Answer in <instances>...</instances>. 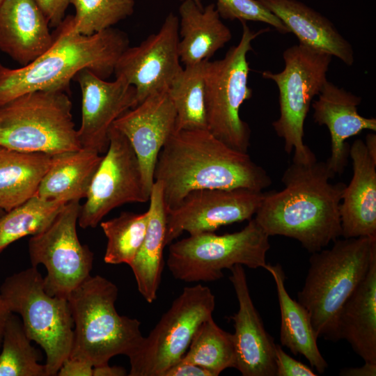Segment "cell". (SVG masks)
I'll use <instances>...</instances> for the list:
<instances>
[{"label": "cell", "mask_w": 376, "mask_h": 376, "mask_svg": "<svg viewBox=\"0 0 376 376\" xmlns=\"http://www.w3.org/2000/svg\"><path fill=\"white\" fill-rule=\"evenodd\" d=\"M206 61L185 66L168 90L176 112L175 130H207L204 80Z\"/></svg>", "instance_id": "cell-29"}, {"label": "cell", "mask_w": 376, "mask_h": 376, "mask_svg": "<svg viewBox=\"0 0 376 376\" xmlns=\"http://www.w3.org/2000/svg\"><path fill=\"white\" fill-rule=\"evenodd\" d=\"M49 26L56 27L65 18V11L70 0H35Z\"/></svg>", "instance_id": "cell-37"}, {"label": "cell", "mask_w": 376, "mask_h": 376, "mask_svg": "<svg viewBox=\"0 0 376 376\" xmlns=\"http://www.w3.org/2000/svg\"><path fill=\"white\" fill-rule=\"evenodd\" d=\"M276 376H316L308 366L288 354L279 345L275 348Z\"/></svg>", "instance_id": "cell-36"}, {"label": "cell", "mask_w": 376, "mask_h": 376, "mask_svg": "<svg viewBox=\"0 0 376 376\" xmlns=\"http://www.w3.org/2000/svg\"><path fill=\"white\" fill-rule=\"evenodd\" d=\"M148 219L147 210L142 214L124 212L117 217L102 221L100 226L107 239L104 262L130 265L143 242Z\"/></svg>", "instance_id": "cell-33"}, {"label": "cell", "mask_w": 376, "mask_h": 376, "mask_svg": "<svg viewBox=\"0 0 376 376\" xmlns=\"http://www.w3.org/2000/svg\"><path fill=\"white\" fill-rule=\"evenodd\" d=\"M375 258L376 237L337 239L331 248L312 253L297 301L308 312L318 338L337 341L340 310Z\"/></svg>", "instance_id": "cell-4"}, {"label": "cell", "mask_w": 376, "mask_h": 376, "mask_svg": "<svg viewBox=\"0 0 376 376\" xmlns=\"http://www.w3.org/2000/svg\"><path fill=\"white\" fill-rule=\"evenodd\" d=\"M149 219L143 242L131 267L141 296L148 303L157 299L164 268L163 251L166 244L167 212L161 182L155 181L149 201Z\"/></svg>", "instance_id": "cell-25"}, {"label": "cell", "mask_w": 376, "mask_h": 376, "mask_svg": "<svg viewBox=\"0 0 376 376\" xmlns=\"http://www.w3.org/2000/svg\"><path fill=\"white\" fill-rule=\"evenodd\" d=\"M336 337L347 340L364 362L376 363V258L340 310Z\"/></svg>", "instance_id": "cell-23"}, {"label": "cell", "mask_w": 376, "mask_h": 376, "mask_svg": "<svg viewBox=\"0 0 376 376\" xmlns=\"http://www.w3.org/2000/svg\"><path fill=\"white\" fill-rule=\"evenodd\" d=\"M361 102V97L327 80L312 103L315 123L325 125L330 133L331 155L326 163L335 175L343 173L347 165L350 146L346 140L365 130L376 131V119L358 113Z\"/></svg>", "instance_id": "cell-19"}, {"label": "cell", "mask_w": 376, "mask_h": 376, "mask_svg": "<svg viewBox=\"0 0 376 376\" xmlns=\"http://www.w3.org/2000/svg\"><path fill=\"white\" fill-rule=\"evenodd\" d=\"M194 1L199 7H201V8L203 7L202 6L201 0H194Z\"/></svg>", "instance_id": "cell-44"}, {"label": "cell", "mask_w": 376, "mask_h": 376, "mask_svg": "<svg viewBox=\"0 0 376 376\" xmlns=\"http://www.w3.org/2000/svg\"><path fill=\"white\" fill-rule=\"evenodd\" d=\"M52 36L51 47L28 65L13 69L0 63V107L32 91H68L71 80L84 69L107 79L130 47L127 33L113 27L91 36L78 33L73 15L65 17Z\"/></svg>", "instance_id": "cell-3"}, {"label": "cell", "mask_w": 376, "mask_h": 376, "mask_svg": "<svg viewBox=\"0 0 376 376\" xmlns=\"http://www.w3.org/2000/svg\"><path fill=\"white\" fill-rule=\"evenodd\" d=\"M335 176L326 162H292L282 175L284 188L263 192L253 219L269 237L295 239L311 253L322 250L342 233L346 185L331 182Z\"/></svg>", "instance_id": "cell-1"}, {"label": "cell", "mask_w": 376, "mask_h": 376, "mask_svg": "<svg viewBox=\"0 0 376 376\" xmlns=\"http://www.w3.org/2000/svg\"><path fill=\"white\" fill-rule=\"evenodd\" d=\"M269 237L252 218L237 232L203 233L171 242L166 265L175 279L189 283L219 280L235 265L265 269Z\"/></svg>", "instance_id": "cell-8"}, {"label": "cell", "mask_w": 376, "mask_h": 376, "mask_svg": "<svg viewBox=\"0 0 376 376\" xmlns=\"http://www.w3.org/2000/svg\"><path fill=\"white\" fill-rule=\"evenodd\" d=\"M0 146L49 155L81 148L67 91H32L1 106Z\"/></svg>", "instance_id": "cell-6"}, {"label": "cell", "mask_w": 376, "mask_h": 376, "mask_svg": "<svg viewBox=\"0 0 376 376\" xmlns=\"http://www.w3.org/2000/svg\"><path fill=\"white\" fill-rule=\"evenodd\" d=\"M5 0H0V6L2 5V3H3Z\"/></svg>", "instance_id": "cell-46"}, {"label": "cell", "mask_w": 376, "mask_h": 376, "mask_svg": "<svg viewBox=\"0 0 376 376\" xmlns=\"http://www.w3.org/2000/svg\"><path fill=\"white\" fill-rule=\"evenodd\" d=\"M178 45L184 65L209 61L232 38L230 29L221 21L214 3L199 7L194 0H185L179 7Z\"/></svg>", "instance_id": "cell-24"}, {"label": "cell", "mask_w": 376, "mask_h": 376, "mask_svg": "<svg viewBox=\"0 0 376 376\" xmlns=\"http://www.w3.org/2000/svg\"><path fill=\"white\" fill-rule=\"evenodd\" d=\"M215 297L201 284L185 287L128 357L130 376H164L186 353L200 325L212 317Z\"/></svg>", "instance_id": "cell-11"}, {"label": "cell", "mask_w": 376, "mask_h": 376, "mask_svg": "<svg viewBox=\"0 0 376 376\" xmlns=\"http://www.w3.org/2000/svg\"><path fill=\"white\" fill-rule=\"evenodd\" d=\"M343 376H375L376 363L364 362L363 365L357 368H343L340 371Z\"/></svg>", "instance_id": "cell-40"}, {"label": "cell", "mask_w": 376, "mask_h": 376, "mask_svg": "<svg viewBox=\"0 0 376 376\" xmlns=\"http://www.w3.org/2000/svg\"><path fill=\"white\" fill-rule=\"evenodd\" d=\"M164 376H212L203 367L180 359L169 368Z\"/></svg>", "instance_id": "cell-39"}, {"label": "cell", "mask_w": 376, "mask_h": 376, "mask_svg": "<svg viewBox=\"0 0 376 376\" xmlns=\"http://www.w3.org/2000/svg\"><path fill=\"white\" fill-rule=\"evenodd\" d=\"M93 366L82 360L68 357L62 363L58 376H93Z\"/></svg>", "instance_id": "cell-38"}, {"label": "cell", "mask_w": 376, "mask_h": 376, "mask_svg": "<svg viewBox=\"0 0 376 376\" xmlns=\"http://www.w3.org/2000/svg\"><path fill=\"white\" fill-rule=\"evenodd\" d=\"M22 320L10 314L0 351V376H47L45 364L31 343Z\"/></svg>", "instance_id": "cell-32"}, {"label": "cell", "mask_w": 376, "mask_h": 376, "mask_svg": "<svg viewBox=\"0 0 376 376\" xmlns=\"http://www.w3.org/2000/svg\"><path fill=\"white\" fill-rule=\"evenodd\" d=\"M182 360L203 367L212 376L236 366L233 334L220 328L212 317L196 331Z\"/></svg>", "instance_id": "cell-30"}, {"label": "cell", "mask_w": 376, "mask_h": 376, "mask_svg": "<svg viewBox=\"0 0 376 376\" xmlns=\"http://www.w3.org/2000/svg\"><path fill=\"white\" fill-rule=\"evenodd\" d=\"M102 158L97 151L85 148L53 155L35 196L66 203L86 198Z\"/></svg>", "instance_id": "cell-26"}, {"label": "cell", "mask_w": 376, "mask_h": 376, "mask_svg": "<svg viewBox=\"0 0 376 376\" xmlns=\"http://www.w3.org/2000/svg\"><path fill=\"white\" fill-rule=\"evenodd\" d=\"M11 313V311L0 295V348L1 347L5 327Z\"/></svg>", "instance_id": "cell-42"}, {"label": "cell", "mask_w": 376, "mask_h": 376, "mask_svg": "<svg viewBox=\"0 0 376 376\" xmlns=\"http://www.w3.org/2000/svg\"><path fill=\"white\" fill-rule=\"evenodd\" d=\"M65 203L46 201L34 196L23 204L6 212L0 217V253L16 240L44 230Z\"/></svg>", "instance_id": "cell-31"}, {"label": "cell", "mask_w": 376, "mask_h": 376, "mask_svg": "<svg viewBox=\"0 0 376 376\" xmlns=\"http://www.w3.org/2000/svg\"><path fill=\"white\" fill-rule=\"evenodd\" d=\"M263 196V191L243 188L193 191L167 212L166 244L184 232L189 235L214 232L226 225L249 221Z\"/></svg>", "instance_id": "cell-14"}, {"label": "cell", "mask_w": 376, "mask_h": 376, "mask_svg": "<svg viewBox=\"0 0 376 376\" xmlns=\"http://www.w3.org/2000/svg\"><path fill=\"white\" fill-rule=\"evenodd\" d=\"M78 224L95 228L113 209L127 203L149 201L138 158L127 138L113 125L106 154L92 178Z\"/></svg>", "instance_id": "cell-13"}, {"label": "cell", "mask_w": 376, "mask_h": 376, "mask_svg": "<svg viewBox=\"0 0 376 376\" xmlns=\"http://www.w3.org/2000/svg\"><path fill=\"white\" fill-rule=\"evenodd\" d=\"M5 211H3L1 208H0V217L5 214Z\"/></svg>", "instance_id": "cell-45"}, {"label": "cell", "mask_w": 376, "mask_h": 376, "mask_svg": "<svg viewBox=\"0 0 376 376\" xmlns=\"http://www.w3.org/2000/svg\"><path fill=\"white\" fill-rule=\"evenodd\" d=\"M349 157L353 175L344 189L340 205L341 236L376 237V161L361 139H356L350 146Z\"/></svg>", "instance_id": "cell-20"}, {"label": "cell", "mask_w": 376, "mask_h": 376, "mask_svg": "<svg viewBox=\"0 0 376 376\" xmlns=\"http://www.w3.org/2000/svg\"><path fill=\"white\" fill-rule=\"evenodd\" d=\"M179 41V17L170 13L157 33L128 47L118 58L113 74L135 88L137 104L154 93L169 90L182 70Z\"/></svg>", "instance_id": "cell-15"}, {"label": "cell", "mask_w": 376, "mask_h": 376, "mask_svg": "<svg viewBox=\"0 0 376 376\" xmlns=\"http://www.w3.org/2000/svg\"><path fill=\"white\" fill-rule=\"evenodd\" d=\"M118 288L99 275L90 276L69 295L74 322L73 341L69 357L93 367L108 363L119 354L129 357L143 336L141 322L120 315L115 302Z\"/></svg>", "instance_id": "cell-5"}, {"label": "cell", "mask_w": 376, "mask_h": 376, "mask_svg": "<svg viewBox=\"0 0 376 376\" xmlns=\"http://www.w3.org/2000/svg\"><path fill=\"white\" fill-rule=\"evenodd\" d=\"M166 212L190 192L247 189L263 191L272 180L247 152L234 150L207 129L175 130L162 148L154 171Z\"/></svg>", "instance_id": "cell-2"}, {"label": "cell", "mask_w": 376, "mask_h": 376, "mask_svg": "<svg viewBox=\"0 0 376 376\" xmlns=\"http://www.w3.org/2000/svg\"><path fill=\"white\" fill-rule=\"evenodd\" d=\"M52 155L0 146V208L8 212L36 195Z\"/></svg>", "instance_id": "cell-28"}, {"label": "cell", "mask_w": 376, "mask_h": 376, "mask_svg": "<svg viewBox=\"0 0 376 376\" xmlns=\"http://www.w3.org/2000/svg\"><path fill=\"white\" fill-rule=\"evenodd\" d=\"M298 38L299 44L327 53L351 66L354 50L325 16L298 0H258Z\"/></svg>", "instance_id": "cell-22"}, {"label": "cell", "mask_w": 376, "mask_h": 376, "mask_svg": "<svg viewBox=\"0 0 376 376\" xmlns=\"http://www.w3.org/2000/svg\"><path fill=\"white\" fill-rule=\"evenodd\" d=\"M49 26L35 0H5L0 6V51L26 65L51 47Z\"/></svg>", "instance_id": "cell-21"}, {"label": "cell", "mask_w": 376, "mask_h": 376, "mask_svg": "<svg viewBox=\"0 0 376 376\" xmlns=\"http://www.w3.org/2000/svg\"><path fill=\"white\" fill-rule=\"evenodd\" d=\"M0 295L11 313L20 315L28 337L44 350L47 376L57 375L73 341L74 322L68 299L47 293L35 267L6 278Z\"/></svg>", "instance_id": "cell-7"}, {"label": "cell", "mask_w": 376, "mask_h": 376, "mask_svg": "<svg viewBox=\"0 0 376 376\" xmlns=\"http://www.w3.org/2000/svg\"><path fill=\"white\" fill-rule=\"evenodd\" d=\"M332 56L298 44L283 53L284 68L278 73L266 70L263 78L275 82L279 89L280 116L272 127L284 141V150L292 162L306 163L316 158L303 138L306 118L313 97L318 95L327 81Z\"/></svg>", "instance_id": "cell-10"}, {"label": "cell", "mask_w": 376, "mask_h": 376, "mask_svg": "<svg viewBox=\"0 0 376 376\" xmlns=\"http://www.w3.org/2000/svg\"><path fill=\"white\" fill-rule=\"evenodd\" d=\"M265 269L271 274L276 285L281 313V345L295 355H303L318 373H324L328 363L318 348V338L313 328L308 312L289 295L285 285V273L280 264H267Z\"/></svg>", "instance_id": "cell-27"}, {"label": "cell", "mask_w": 376, "mask_h": 376, "mask_svg": "<svg viewBox=\"0 0 376 376\" xmlns=\"http://www.w3.org/2000/svg\"><path fill=\"white\" fill-rule=\"evenodd\" d=\"M229 269L238 301L237 311L230 318L235 328V368L243 376H276V343L253 303L244 266Z\"/></svg>", "instance_id": "cell-18"}, {"label": "cell", "mask_w": 376, "mask_h": 376, "mask_svg": "<svg viewBox=\"0 0 376 376\" xmlns=\"http://www.w3.org/2000/svg\"><path fill=\"white\" fill-rule=\"evenodd\" d=\"M112 125L127 138L133 148L150 195L159 154L176 127V112L168 90L150 95L123 113Z\"/></svg>", "instance_id": "cell-17"}, {"label": "cell", "mask_w": 376, "mask_h": 376, "mask_svg": "<svg viewBox=\"0 0 376 376\" xmlns=\"http://www.w3.org/2000/svg\"><path fill=\"white\" fill-rule=\"evenodd\" d=\"M127 372L123 367L109 366V363L93 367V376H124Z\"/></svg>", "instance_id": "cell-41"}, {"label": "cell", "mask_w": 376, "mask_h": 376, "mask_svg": "<svg viewBox=\"0 0 376 376\" xmlns=\"http://www.w3.org/2000/svg\"><path fill=\"white\" fill-rule=\"evenodd\" d=\"M215 6L222 19L263 22L281 33H290L284 24L258 0H217Z\"/></svg>", "instance_id": "cell-35"}, {"label": "cell", "mask_w": 376, "mask_h": 376, "mask_svg": "<svg viewBox=\"0 0 376 376\" xmlns=\"http://www.w3.org/2000/svg\"><path fill=\"white\" fill-rule=\"evenodd\" d=\"M79 201L65 204L49 226L29 241L32 267L43 265L44 288L52 296L68 299L91 276L93 253L78 238Z\"/></svg>", "instance_id": "cell-12"}, {"label": "cell", "mask_w": 376, "mask_h": 376, "mask_svg": "<svg viewBox=\"0 0 376 376\" xmlns=\"http://www.w3.org/2000/svg\"><path fill=\"white\" fill-rule=\"evenodd\" d=\"M81 91V122L77 130L81 148L102 154L109 145V132L114 121L137 105L135 88L123 77L107 81L88 69L74 78Z\"/></svg>", "instance_id": "cell-16"}, {"label": "cell", "mask_w": 376, "mask_h": 376, "mask_svg": "<svg viewBox=\"0 0 376 376\" xmlns=\"http://www.w3.org/2000/svg\"><path fill=\"white\" fill-rule=\"evenodd\" d=\"M75 8L74 28L78 33L91 36L113 27L131 16L134 0H70Z\"/></svg>", "instance_id": "cell-34"}, {"label": "cell", "mask_w": 376, "mask_h": 376, "mask_svg": "<svg viewBox=\"0 0 376 376\" xmlns=\"http://www.w3.org/2000/svg\"><path fill=\"white\" fill-rule=\"evenodd\" d=\"M242 33L237 45L225 56L205 65V108L207 130L230 148L247 152L251 129L240 116L241 105L252 97L248 86L250 71L246 56L252 50V41L269 29L252 31L246 22H241Z\"/></svg>", "instance_id": "cell-9"}, {"label": "cell", "mask_w": 376, "mask_h": 376, "mask_svg": "<svg viewBox=\"0 0 376 376\" xmlns=\"http://www.w3.org/2000/svg\"><path fill=\"white\" fill-rule=\"evenodd\" d=\"M364 143L370 157L376 161V134L373 132L368 133L366 136Z\"/></svg>", "instance_id": "cell-43"}]
</instances>
